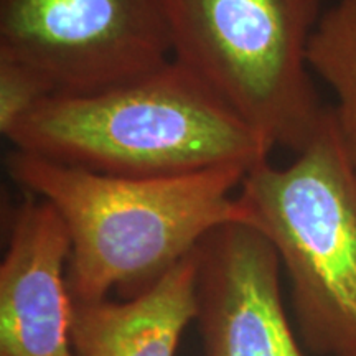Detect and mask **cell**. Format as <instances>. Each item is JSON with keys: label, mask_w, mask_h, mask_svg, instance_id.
<instances>
[{"label": "cell", "mask_w": 356, "mask_h": 356, "mask_svg": "<svg viewBox=\"0 0 356 356\" xmlns=\"http://www.w3.org/2000/svg\"><path fill=\"white\" fill-rule=\"evenodd\" d=\"M6 139L38 157L119 177L251 170L274 145L177 60L86 95H50Z\"/></svg>", "instance_id": "obj_2"}, {"label": "cell", "mask_w": 356, "mask_h": 356, "mask_svg": "<svg viewBox=\"0 0 356 356\" xmlns=\"http://www.w3.org/2000/svg\"><path fill=\"white\" fill-rule=\"evenodd\" d=\"M172 58L274 147L300 152L325 114L309 47L320 0H159Z\"/></svg>", "instance_id": "obj_4"}, {"label": "cell", "mask_w": 356, "mask_h": 356, "mask_svg": "<svg viewBox=\"0 0 356 356\" xmlns=\"http://www.w3.org/2000/svg\"><path fill=\"white\" fill-rule=\"evenodd\" d=\"M204 356H304L280 296V259L248 222H228L197 248Z\"/></svg>", "instance_id": "obj_6"}, {"label": "cell", "mask_w": 356, "mask_h": 356, "mask_svg": "<svg viewBox=\"0 0 356 356\" xmlns=\"http://www.w3.org/2000/svg\"><path fill=\"white\" fill-rule=\"evenodd\" d=\"M53 95L50 84L24 63L0 56V132L3 137L40 101Z\"/></svg>", "instance_id": "obj_10"}, {"label": "cell", "mask_w": 356, "mask_h": 356, "mask_svg": "<svg viewBox=\"0 0 356 356\" xmlns=\"http://www.w3.org/2000/svg\"><path fill=\"white\" fill-rule=\"evenodd\" d=\"M197 249L150 287L124 300L74 302L71 345L76 356H175L198 314Z\"/></svg>", "instance_id": "obj_8"}, {"label": "cell", "mask_w": 356, "mask_h": 356, "mask_svg": "<svg viewBox=\"0 0 356 356\" xmlns=\"http://www.w3.org/2000/svg\"><path fill=\"white\" fill-rule=\"evenodd\" d=\"M0 56L86 95L160 68L172 44L159 0H0Z\"/></svg>", "instance_id": "obj_5"}, {"label": "cell", "mask_w": 356, "mask_h": 356, "mask_svg": "<svg viewBox=\"0 0 356 356\" xmlns=\"http://www.w3.org/2000/svg\"><path fill=\"white\" fill-rule=\"evenodd\" d=\"M309 65L337 97L332 111L356 167V0H340L322 13L310 40Z\"/></svg>", "instance_id": "obj_9"}, {"label": "cell", "mask_w": 356, "mask_h": 356, "mask_svg": "<svg viewBox=\"0 0 356 356\" xmlns=\"http://www.w3.org/2000/svg\"><path fill=\"white\" fill-rule=\"evenodd\" d=\"M15 184L48 202L65 221L74 302L124 297L150 287L211 231L248 222L238 165L172 177H119L70 167L13 149L6 159Z\"/></svg>", "instance_id": "obj_1"}, {"label": "cell", "mask_w": 356, "mask_h": 356, "mask_svg": "<svg viewBox=\"0 0 356 356\" xmlns=\"http://www.w3.org/2000/svg\"><path fill=\"white\" fill-rule=\"evenodd\" d=\"M238 200L286 267L305 345L356 356V167L332 108L292 163L251 168Z\"/></svg>", "instance_id": "obj_3"}, {"label": "cell", "mask_w": 356, "mask_h": 356, "mask_svg": "<svg viewBox=\"0 0 356 356\" xmlns=\"http://www.w3.org/2000/svg\"><path fill=\"white\" fill-rule=\"evenodd\" d=\"M0 264V356H76L71 345V241L42 198L12 210Z\"/></svg>", "instance_id": "obj_7"}]
</instances>
